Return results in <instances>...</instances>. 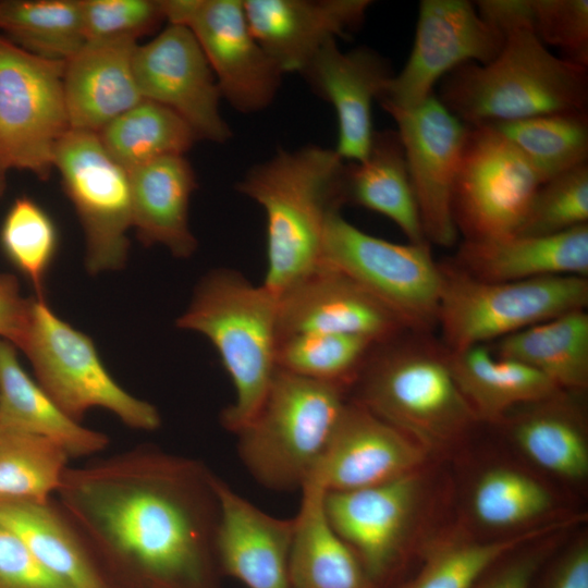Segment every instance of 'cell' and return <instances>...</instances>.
I'll list each match as a JSON object with an SVG mask.
<instances>
[{"label": "cell", "instance_id": "obj_1", "mask_svg": "<svg viewBox=\"0 0 588 588\" xmlns=\"http://www.w3.org/2000/svg\"><path fill=\"white\" fill-rule=\"evenodd\" d=\"M216 479L199 460L139 445L69 466L56 495L124 587L216 588Z\"/></svg>", "mask_w": 588, "mask_h": 588}, {"label": "cell", "instance_id": "obj_2", "mask_svg": "<svg viewBox=\"0 0 588 588\" xmlns=\"http://www.w3.org/2000/svg\"><path fill=\"white\" fill-rule=\"evenodd\" d=\"M478 13L504 42L488 63L448 73L437 97L468 126L587 111L588 71L553 54L538 38L530 0H479Z\"/></svg>", "mask_w": 588, "mask_h": 588}, {"label": "cell", "instance_id": "obj_3", "mask_svg": "<svg viewBox=\"0 0 588 588\" xmlns=\"http://www.w3.org/2000/svg\"><path fill=\"white\" fill-rule=\"evenodd\" d=\"M346 161L334 149L309 145L280 150L252 167L236 188L266 216L264 285L275 296L321 260L329 216L344 204Z\"/></svg>", "mask_w": 588, "mask_h": 588}, {"label": "cell", "instance_id": "obj_4", "mask_svg": "<svg viewBox=\"0 0 588 588\" xmlns=\"http://www.w3.org/2000/svg\"><path fill=\"white\" fill-rule=\"evenodd\" d=\"M176 327L204 335L218 352L235 391L220 420L236 434L257 414L278 368L277 296L236 270L218 268L200 279Z\"/></svg>", "mask_w": 588, "mask_h": 588}, {"label": "cell", "instance_id": "obj_5", "mask_svg": "<svg viewBox=\"0 0 588 588\" xmlns=\"http://www.w3.org/2000/svg\"><path fill=\"white\" fill-rule=\"evenodd\" d=\"M345 391L277 368L257 414L235 434L249 475L269 490H301L329 443Z\"/></svg>", "mask_w": 588, "mask_h": 588}, {"label": "cell", "instance_id": "obj_6", "mask_svg": "<svg viewBox=\"0 0 588 588\" xmlns=\"http://www.w3.org/2000/svg\"><path fill=\"white\" fill-rule=\"evenodd\" d=\"M357 381L355 402L407 436L449 437L476 417L453 378L448 352L428 344L400 343L397 336L377 344Z\"/></svg>", "mask_w": 588, "mask_h": 588}, {"label": "cell", "instance_id": "obj_7", "mask_svg": "<svg viewBox=\"0 0 588 588\" xmlns=\"http://www.w3.org/2000/svg\"><path fill=\"white\" fill-rule=\"evenodd\" d=\"M20 350L30 362L36 381L74 420L81 422L88 411L103 408L132 429L160 427L158 409L124 390L106 369L93 340L56 315L46 298H33Z\"/></svg>", "mask_w": 588, "mask_h": 588}, {"label": "cell", "instance_id": "obj_8", "mask_svg": "<svg viewBox=\"0 0 588 588\" xmlns=\"http://www.w3.org/2000/svg\"><path fill=\"white\" fill-rule=\"evenodd\" d=\"M442 271L437 326L449 352L494 342L588 305V278L584 277L492 282L460 270Z\"/></svg>", "mask_w": 588, "mask_h": 588}, {"label": "cell", "instance_id": "obj_9", "mask_svg": "<svg viewBox=\"0 0 588 588\" xmlns=\"http://www.w3.org/2000/svg\"><path fill=\"white\" fill-rule=\"evenodd\" d=\"M320 261L355 280L406 330L420 333L437 326L443 271L429 244H397L370 235L336 210L324 226Z\"/></svg>", "mask_w": 588, "mask_h": 588}, {"label": "cell", "instance_id": "obj_10", "mask_svg": "<svg viewBox=\"0 0 588 588\" xmlns=\"http://www.w3.org/2000/svg\"><path fill=\"white\" fill-rule=\"evenodd\" d=\"M64 62L33 54L0 35V164L47 179L70 130Z\"/></svg>", "mask_w": 588, "mask_h": 588}, {"label": "cell", "instance_id": "obj_11", "mask_svg": "<svg viewBox=\"0 0 588 588\" xmlns=\"http://www.w3.org/2000/svg\"><path fill=\"white\" fill-rule=\"evenodd\" d=\"M52 166L83 226L89 274L124 267L133 228L128 172L109 156L96 133L71 128L58 142Z\"/></svg>", "mask_w": 588, "mask_h": 588}, {"label": "cell", "instance_id": "obj_12", "mask_svg": "<svg viewBox=\"0 0 588 588\" xmlns=\"http://www.w3.org/2000/svg\"><path fill=\"white\" fill-rule=\"evenodd\" d=\"M542 184L525 157L488 125L469 126L452 194L465 240L512 235Z\"/></svg>", "mask_w": 588, "mask_h": 588}, {"label": "cell", "instance_id": "obj_13", "mask_svg": "<svg viewBox=\"0 0 588 588\" xmlns=\"http://www.w3.org/2000/svg\"><path fill=\"white\" fill-rule=\"evenodd\" d=\"M161 7L169 24L192 32L231 107L254 113L273 101L283 73L252 33L243 0H161Z\"/></svg>", "mask_w": 588, "mask_h": 588}, {"label": "cell", "instance_id": "obj_14", "mask_svg": "<svg viewBox=\"0 0 588 588\" xmlns=\"http://www.w3.org/2000/svg\"><path fill=\"white\" fill-rule=\"evenodd\" d=\"M503 42L502 32L478 13L474 2L421 0L412 51L378 102L381 107H417L436 94V84L452 70L468 62H490Z\"/></svg>", "mask_w": 588, "mask_h": 588}, {"label": "cell", "instance_id": "obj_15", "mask_svg": "<svg viewBox=\"0 0 588 588\" xmlns=\"http://www.w3.org/2000/svg\"><path fill=\"white\" fill-rule=\"evenodd\" d=\"M382 109L396 124L424 235L428 243L450 247L458 236L452 194L469 126L436 94L414 108Z\"/></svg>", "mask_w": 588, "mask_h": 588}, {"label": "cell", "instance_id": "obj_16", "mask_svg": "<svg viewBox=\"0 0 588 588\" xmlns=\"http://www.w3.org/2000/svg\"><path fill=\"white\" fill-rule=\"evenodd\" d=\"M133 66L143 99L174 111L197 139L223 144L232 136L220 113L216 77L187 27L169 24L150 41L137 45Z\"/></svg>", "mask_w": 588, "mask_h": 588}, {"label": "cell", "instance_id": "obj_17", "mask_svg": "<svg viewBox=\"0 0 588 588\" xmlns=\"http://www.w3.org/2000/svg\"><path fill=\"white\" fill-rule=\"evenodd\" d=\"M279 340L307 333L360 335L380 344L406 330L379 299L341 270L320 264L279 296Z\"/></svg>", "mask_w": 588, "mask_h": 588}, {"label": "cell", "instance_id": "obj_18", "mask_svg": "<svg viewBox=\"0 0 588 588\" xmlns=\"http://www.w3.org/2000/svg\"><path fill=\"white\" fill-rule=\"evenodd\" d=\"M422 449L359 403L346 402L329 443L305 483L326 492L384 483L413 470Z\"/></svg>", "mask_w": 588, "mask_h": 588}, {"label": "cell", "instance_id": "obj_19", "mask_svg": "<svg viewBox=\"0 0 588 588\" xmlns=\"http://www.w3.org/2000/svg\"><path fill=\"white\" fill-rule=\"evenodd\" d=\"M299 74L335 111V152L346 162L364 160L375 134L372 105L393 76L388 60L368 47L342 51L330 40Z\"/></svg>", "mask_w": 588, "mask_h": 588}, {"label": "cell", "instance_id": "obj_20", "mask_svg": "<svg viewBox=\"0 0 588 588\" xmlns=\"http://www.w3.org/2000/svg\"><path fill=\"white\" fill-rule=\"evenodd\" d=\"M416 493L414 473L367 488L324 492L330 524L357 555L373 587L400 558Z\"/></svg>", "mask_w": 588, "mask_h": 588}, {"label": "cell", "instance_id": "obj_21", "mask_svg": "<svg viewBox=\"0 0 588 588\" xmlns=\"http://www.w3.org/2000/svg\"><path fill=\"white\" fill-rule=\"evenodd\" d=\"M255 38L282 73H301L328 41L364 23L370 0H243Z\"/></svg>", "mask_w": 588, "mask_h": 588}, {"label": "cell", "instance_id": "obj_22", "mask_svg": "<svg viewBox=\"0 0 588 588\" xmlns=\"http://www.w3.org/2000/svg\"><path fill=\"white\" fill-rule=\"evenodd\" d=\"M218 566L246 588H290L294 518L268 514L217 476Z\"/></svg>", "mask_w": 588, "mask_h": 588}, {"label": "cell", "instance_id": "obj_23", "mask_svg": "<svg viewBox=\"0 0 588 588\" xmlns=\"http://www.w3.org/2000/svg\"><path fill=\"white\" fill-rule=\"evenodd\" d=\"M135 39L86 41L64 61L63 93L71 130L99 133L137 105Z\"/></svg>", "mask_w": 588, "mask_h": 588}, {"label": "cell", "instance_id": "obj_24", "mask_svg": "<svg viewBox=\"0 0 588 588\" xmlns=\"http://www.w3.org/2000/svg\"><path fill=\"white\" fill-rule=\"evenodd\" d=\"M456 261L457 270L482 281L588 278V224L547 236L465 240Z\"/></svg>", "mask_w": 588, "mask_h": 588}, {"label": "cell", "instance_id": "obj_25", "mask_svg": "<svg viewBox=\"0 0 588 588\" xmlns=\"http://www.w3.org/2000/svg\"><path fill=\"white\" fill-rule=\"evenodd\" d=\"M130 174L132 221L139 241L161 245L175 258H189L197 249L188 221L196 176L184 156H169Z\"/></svg>", "mask_w": 588, "mask_h": 588}, {"label": "cell", "instance_id": "obj_26", "mask_svg": "<svg viewBox=\"0 0 588 588\" xmlns=\"http://www.w3.org/2000/svg\"><path fill=\"white\" fill-rule=\"evenodd\" d=\"M0 425L2 429L49 439L69 456L102 452L105 433L84 427L68 416L20 364L17 348L0 339Z\"/></svg>", "mask_w": 588, "mask_h": 588}, {"label": "cell", "instance_id": "obj_27", "mask_svg": "<svg viewBox=\"0 0 588 588\" xmlns=\"http://www.w3.org/2000/svg\"><path fill=\"white\" fill-rule=\"evenodd\" d=\"M0 524L69 588H111L83 537L52 499L0 500Z\"/></svg>", "mask_w": 588, "mask_h": 588}, {"label": "cell", "instance_id": "obj_28", "mask_svg": "<svg viewBox=\"0 0 588 588\" xmlns=\"http://www.w3.org/2000/svg\"><path fill=\"white\" fill-rule=\"evenodd\" d=\"M294 518L290 588H375L360 561L326 514L324 490L305 483Z\"/></svg>", "mask_w": 588, "mask_h": 588}, {"label": "cell", "instance_id": "obj_29", "mask_svg": "<svg viewBox=\"0 0 588 588\" xmlns=\"http://www.w3.org/2000/svg\"><path fill=\"white\" fill-rule=\"evenodd\" d=\"M344 204L378 212L413 244H429L424 235L401 138L395 130L375 131L360 162H346Z\"/></svg>", "mask_w": 588, "mask_h": 588}, {"label": "cell", "instance_id": "obj_30", "mask_svg": "<svg viewBox=\"0 0 588 588\" xmlns=\"http://www.w3.org/2000/svg\"><path fill=\"white\" fill-rule=\"evenodd\" d=\"M453 378L476 416L502 418L511 408L540 402L560 389L537 370L502 358L488 344L449 352Z\"/></svg>", "mask_w": 588, "mask_h": 588}, {"label": "cell", "instance_id": "obj_31", "mask_svg": "<svg viewBox=\"0 0 588 588\" xmlns=\"http://www.w3.org/2000/svg\"><path fill=\"white\" fill-rule=\"evenodd\" d=\"M494 355L519 362L560 390L588 384V314L577 309L536 323L500 340Z\"/></svg>", "mask_w": 588, "mask_h": 588}, {"label": "cell", "instance_id": "obj_32", "mask_svg": "<svg viewBox=\"0 0 588 588\" xmlns=\"http://www.w3.org/2000/svg\"><path fill=\"white\" fill-rule=\"evenodd\" d=\"M97 135L109 156L127 172L163 157L184 156L198 140L179 114L147 99H142Z\"/></svg>", "mask_w": 588, "mask_h": 588}, {"label": "cell", "instance_id": "obj_33", "mask_svg": "<svg viewBox=\"0 0 588 588\" xmlns=\"http://www.w3.org/2000/svg\"><path fill=\"white\" fill-rule=\"evenodd\" d=\"M486 125L525 157L542 184L588 163L587 111L543 114Z\"/></svg>", "mask_w": 588, "mask_h": 588}, {"label": "cell", "instance_id": "obj_34", "mask_svg": "<svg viewBox=\"0 0 588 588\" xmlns=\"http://www.w3.org/2000/svg\"><path fill=\"white\" fill-rule=\"evenodd\" d=\"M0 30L33 54L64 62L85 44L81 0L0 1Z\"/></svg>", "mask_w": 588, "mask_h": 588}, {"label": "cell", "instance_id": "obj_35", "mask_svg": "<svg viewBox=\"0 0 588 588\" xmlns=\"http://www.w3.org/2000/svg\"><path fill=\"white\" fill-rule=\"evenodd\" d=\"M71 457L44 437L2 429L0 500L47 502L57 494Z\"/></svg>", "mask_w": 588, "mask_h": 588}, {"label": "cell", "instance_id": "obj_36", "mask_svg": "<svg viewBox=\"0 0 588 588\" xmlns=\"http://www.w3.org/2000/svg\"><path fill=\"white\" fill-rule=\"evenodd\" d=\"M378 343L353 334L307 333L280 339L279 369L348 388Z\"/></svg>", "mask_w": 588, "mask_h": 588}, {"label": "cell", "instance_id": "obj_37", "mask_svg": "<svg viewBox=\"0 0 588 588\" xmlns=\"http://www.w3.org/2000/svg\"><path fill=\"white\" fill-rule=\"evenodd\" d=\"M553 396L543 400L540 409L518 419L514 439L542 468L566 478H583L588 471L584 433L575 418L552 403Z\"/></svg>", "mask_w": 588, "mask_h": 588}, {"label": "cell", "instance_id": "obj_38", "mask_svg": "<svg viewBox=\"0 0 588 588\" xmlns=\"http://www.w3.org/2000/svg\"><path fill=\"white\" fill-rule=\"evenodd\" d=\"M58 231L51 217L36 201L19 197L8 210L0 245L8 260L28 280L39 298L58 250Z\"/></svg>", "mask_w": 588, "mask_h": 588}, {"label": "cell", "instance_id": "obj_39", "mask_svg": "<svg viewBox=\"0 0 588 588\" xmlns=\"http://www.w3.org/2000/svg\"><path fill=\"white\" fill-rule=\"evenodd\" d=\"M560 526H543L502 540L445 548L436 553L405 588H474L502 558Z\"/></svg>", "mask_w": 588, "mask_h": 588}, {"label": "cell", "instance_id": "obj_40", "mask_svg": "<svg viewBox=\"0 0 588 588\" xmlns=\"http://www.w3.org/2000/svg\"><path fill=\"white\" fill-rule=\"evenodd\" d=\"M551 506L548 490L532 478L507 468L487 471L476 485L473 509L492 527H509L535 518Z\"/></svg>", "mask_w": 588, "mask_h": 588}, {"label": "cell", "instance_id": "obj_41", "mask_svg": "<svg viewBox=\"0 0 588 588\" xmlns=\"http://www.w3.org/2000/svg\"><path fill=\"white\" fill-rule=\"evenodd\" d=\"M588 224V163L541 184L514 234L547 236Z\"/></svg>", "mask_w": 588, "mask_h": 588}, {"label": "cell", "instance_id": "obj_42", "mask_svg": "<svg viewBox=\"0 0 588 588\" xmlns=\"http://www.w3.org/2000/svg\"><path fill=\"white\" fill-rule=\"evenodd\" d=\"M86 41L135 39L166 21L161 0H81Z\"/></svg>", "mask_w": 588, "mask_h": 588}, {"label": "cell", "instance_id": "obj_43", "mask_svg": "<svg viewBox=\"0 0 588 588\" xmlns=\"http://www.w3.org/2000/svg\"><path fill=\"white\" fill-rule=\"evenodd\" d=\"M530 8L541 42L558 47L563 59L588 68V1L530 0Z\"/></svg>", "mask_w": 588, "mask_h": 588}, {"label": "cell", "instance_id": "obj_44", "mask_svg": "<svg viewBox=\"0 0 588 588\" xmlns=\"http://www.w3.org/2000/svg\"><path fill=\"white\" fill-rule=\"evenodd\" d=\"M0 588H69L49 573L24 542L0 524Z\"/></svg>", "mask_w": 588, "mask_h": 588}, {"label": "cell", "instance_id": "obj_45", "mask_svg": "<svg viewBox=\"0 0 588 588\" xmlns=\"http://www.w3.org/2000/svg\"><path fill=\"white\" fill-rule=\"evenodd\" d=\"M33 298H25L17 280L0 273V339L21 348L29 324Z\"/></svg>", "mask_w": 588, "mask_h": 588}, {"label": "cell", "instance_id": "obj_46", "mask_svg": "<svg viewBox=\"0 0 588 588\" xmlns=\"http://www.w3.org/2000/svg\"><path fill=\"white\" fill-rule=\"evenodd\" d=\"M543 553L530 551L514 558L481 579L474 588H530L542 563Z\"/></svg>", "mask_w": 588, "mask_h": 588}, {"label": "cell", "instance_id": "obj_47", "mask_svg": "<svg viewBox=\"0 0 588 588\" xmlns=\"http://www.w3.org/2000/svg\"><path fill=\"white\" fill-rule=\"evenodd\" d=\"M546 588H588V548L585 543L560 561Z\"/></svg>", "mask_w": 588, "mask_h": 588}, {"label": "cell", "instance_id": "obj_48", "mask_svg": "<svg viewBox=\"0 0 588 588\" xmlns=\"http://www.w3.org/2000/svg\"><path fill=\"white\" fill-rule=\"evenodd\" d=\"M5 172L7 170L0 164V196L4 189Z\"/></svg>", "mask_w": 588, "mask_h": 588}, {"label": "cell", "instance_id": "obj_49", "mask_svg": "<svg viewBox=\"0 0 588 588\" xmlns=\"http://www.w3.org/2000/svg\"><path fill=\"white\" fill-rule=\"evenodd\" d=\"M1 431H2V427H1V425H0V433H1Z\"/></svg>", "mask_w": 588, "mask_h": 588}]
</instances>
